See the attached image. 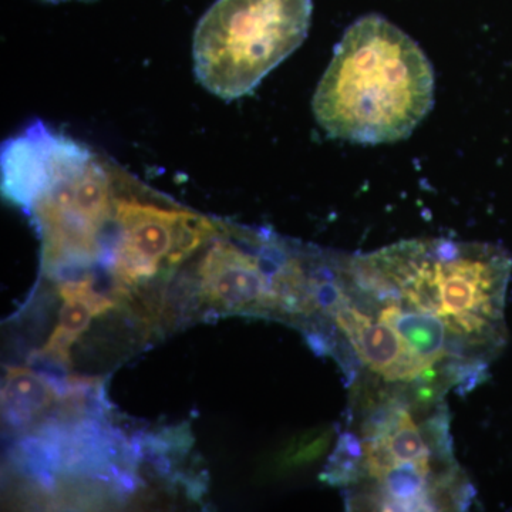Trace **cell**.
I'll return each mask as SVG.
<instances>
[{
	"instance_id": "obj_1",
	"label": "cell",
	"mask_w": 512,
	"mask_h": 512,
	"mask_svg": "<svg viewBox=\"0 0 512 512\" xmlns=\"http://www.w3.org/2000/svg\"><path fill=\"white\" fill-rule=\"evenodd\" d=\"M512 258L487 242L419 238L367 252L319 249L303 329L349 389L446 402L488 379L507 345Z\"/></svg>"
},
{
	"instance_id": "obj_2",
	"label": "cell",
	"mask_w": 512,
	"mask_h": 512,
	"mask_svg": "<svg viewBox=\"0 0 512 512\" xmlns=\"http://www.w3.org/2000/svg\"><path fill=\"white\" fill-rule=\"evenodd\" d=\"M322 480L349 511H466L476 488L458 464L447 403L349 390L348 416Z\"/></svg>"
},
{
	"instance_id": "obj_3",
	"label": "cell",
	"mask_w": 512,
	"mask_h": 512,
	"mask_svg": "<svg viewBox=\"0 0 512 512\" xmlns=\"http://www.w3.org/2000/svg\"><path fill=\"white\" fill-rule=\"evenodd\" d=\"M434 103V72L416 42L379 15L356 20L336 46L312 106L329 137L396 143Z\"/></svg>"
},
{
	"instance_id": "obj_4",
	"label": "cell",
	"mask_w": 512,
	"mask_h": 512,
	"mask_svg": "<svg viewBox=\"0 0 512 512\" xmlns=\"http://www.w3.org/2000/svg\"><path fill=\"white\" fill-rule=\"evenodd\" d=\"M312 10V0H217L194 33L198 82L227 101L254 92L302 45Z\"/></svg>"
},
{
	"instance_id": "obj_5",
	"label": "cell",
	"mask_w": 512,
	"mask_h": 512,
	"mask_svg": "<svg viewBox=\"0 0 512 512\" xmlns=\"http://www.w3.org/2000/svg\"><path fill=\"white\" fill-rule=\"evenodd\" d=\"M218 231L214 222L194 212L117 197L116 235L109 254L114 282L127 291L153 278L163 264L174 268Z\"/></svg>"
},
{
	"instance_id": "obj_6",
	"label": "cell",
	"mask_w": 512,
	"mask_h": 512,
	"mask_svg": "<svg viewBox=\"0 0 512 512\" xmlns=\"http://www.w3.org/2000/svg\"><path fill=\"white\" fill-rule=\"evenodd\" d=\"M59 392L45 377L25 367H10L2 389L3 419L10 429H26L45 414Z\"/></svg>"
},
{
	"instance_id": "obj_7",
	"label": "cell",
	"mask_w": 512,
	"mask_h": 512,
	"mask_svg": "<svg viewBox=\"0 0 512 512\" xmlns=\"http://www.w3.org/2000/svg\"><path fill=\"white\" fill-rule=\"evenodd\" d=\"M62 298L64 303L59 323L53 330L49 342L40 350L39 356L57 365L67 366L70 365V349L77 338L89 328L96 313L90 308L89 303L77 296L62 295Z\"/></svg>"
},
{
	"instance_id": "obj_8",
	"label": "cell",
	"mask_w": 512,
	"mask_h": 512,
	"mask_svg": "<svg viewBox=\"0 0 512 512\" xmlns=\"http://www.w3.org/2000/svg\"><path fill=\"white\" fill-rule=\"evenodd\" d=\"M335 431L330 427H322V429L308 431L299 439L292 440L289 446L285 447L275 458V470L284 471L312 463L328 450Z\"/></svg>"
},
{
	"instance_id": "obj_9",
	"label": "cell",
	"mask_w": 512,
	"mask_h": 512,
	"mask_svg": "<svg viewBox=\"0 0 512 512\" xmlns=\"http://www.w3.org/2000/svg\"><path fill=\"white\" fill-rule=\"evenodd\" d=\"M46 3H67V2H93V0H40Z\"/></svg>"
}]
</instances>
